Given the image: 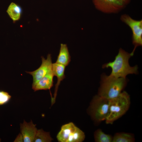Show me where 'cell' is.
Instances as JSON below:
<instances>
[{"label": "cell", "mask_w": 142, "mask_h": 142, "mask_svg": "<svg viewBox=\"0 0 142 142\" xmlns=\"http://www.w3.org/2000/svg\"><path fill=\"white\" fill-rule=\"evenodd\" d=\"M131 56L130 53L120 48L114 60L104 64L102 68H110L111 71L109 75L116 78H126L129 74H137L138 73L137 65L131 67L129 64V59Z\"/></svg>", "instance_id": "1"}, {"label": "cell", "mask_w": 142, "mask_h": 142, "mask_svg": "<svg viewBox=\"0 0 142 142\" xmlns=\"http://www.w3.org/2000/svg\"><path fill=\"white\" fill-rule=\"evenodd\" d=\"M41 58L42 63L38 69L32 72H26L32 77V87L52 69L53 63L51 54H48L46 59L42 56Z\"/></svg>", "instance_id": "6"}, {"label": "cell", "mask_w": 142, "mask_h": 142, "mask_svg": "<svg viewBox=\"0 0 142 142\" xmlns=\"http://www.w3.org/2000/svg\"><path fill=\"white\" fill-rule=\"evenodd\" d=\"M95 8L103 12L116 13L125 5L119 0H92Z\"/></svg>", "instance_id": "7"}, {"label": "cell", "mask_w": 142, "mask_h": 142, "mask_svg": "<svg viewBox=\"0 0 142 142\" xmlns=\"http://www.w3.org/2000/svg\"><path fill=\"white\" fill-rule=\"evenodd\" d=\"M76 127L72 122L62 125L57 136L58 141L60 142H67L70 136L74 131Z\"/></svg>", "instance_id": "11"}, {"label": "cell", "mask_w": 142, "mask_h": 142, "mask_svg": "<svg viewBox=\"0 0 142 142\" xmlns=\"http://www.w3.org/2000/svg\"><path fill=\"white\" fill-rule=\"evenodd\" d=\"M135 140L134 135L132 134L119 132L114 135L112 142H134Z\"/></svg>", "instance_id": "14"}, {"label": "cell", "mask_w": 142, "mask_h": 142, "mask_svg": "<svg viewBox=\"0 0 142 142\" xmlns=\"http://www.w3.org/2000/svg\"><path fill=\"white\" fill-rule=\"evenodd\" d=\"M11 96L8 92L0 90V105L4 104L10 100Z\"/></svg>", "instance_id": "18"}, {"label": "cell", "mask_w": 142, "mask_h": 142, "mask_svg": "<svg viewBox=\"0 0 142 142\" xmlns=\"http://www.w3.org/2000/svg\"><path fill=\"white\" fill-rule=\"evenodd\" d=\"M53 140L50 133L44 131L43 129L37 130L34 142H50Z\"/></svg>", "instance_id": "15"}, {"label": "cell", "mask_w": 142, "mask_h": 142, "mask_svg": "<svg viewBox=\"0 0 142 142\" xmlns=\"http://www.w3.org/2000/svg\"><path fill=\"white\" fill-rule=\"evenodd\" d=\"M7 12L13 22H15L19 19L22 9L19 6L12 2L9 6Z\"/></svg>", "instance_id": "13"}, {"label": "cell", "mask_w": 142, "mask_h": 142, "mask_svg": "<svg viewBox=\"0 0 142 142\" xmlns=\"http://www.w3.org/2000/svg\"><path fill=\"white\" fill-rule=\"evenodd\" d=\"M71 61V57L67 45L61 44L59 54L56 63L67 66Z\"/></svg>", "instance_id": "12"}, {"label": "cell", "mask_w": 142, "mask_h": 142, "mask_svg": "<svg viewBox=\"0 0 142 142\" xmlns=\"http://www.w3.org/2000/svg\"><path fill=\"white\" fill-rule=\"evenodd\" d=\"M94 137L96 142H112L113 138L111 135L105 133L100 129L95 131Z\"/></svg>", "instance_id": "16"}, {"label": "cell", "mask_w": 142, "mask_h": 142, "mask_svg": "<svg viewBox=\"0 0 142 142\" xmlns=\"http://www.w3.org/2000/svg\"><path fill=\"white\" fill-rule=\"evenodd\" d=\"M66 67L56 62L53 63L52 70L54 76L57 78V82L55 85L53 97H51V104L54 103L57 97L59 87L62 81L65 78V71Z\"/></svg>", "instance_id": "9"}, {"label": "cell", "mask_w": 142, "mask_h": 142, "mask_svg": "<svg viewBox=\"0 0 142 142\" xmlns=\"http://www.w3.org/2000/svg\"><path fill=\"white\" fill-rule=\"evenodd\" d=\"M121 20L131 28L132 33V43L134 49L130 53L133 56L136 48L142 45V20L133 19L127 14H124L120 17Z\"/></svg>", "instance_id": "5"}, {"label": "cell", "mask_w": 142, "mask_h": 142, "mask_svg": "<svg viewBox=\"0 0 142 142\" xmlns=\"http://www.w3.org/2000/svg\"><path fill=\"white\" fill-rule=\"evenodd\" d=\"M20 128L23 142L34 141L38 129L36 125L33 123L32 120L28 123L24 120L23 123L20 124Z\"/></svg>", "instance_id": "8"}, {"label": "cell", "mask_w": 142, "mask_h": 142, "mask_svg": "<svg viewBox=\"0 0 142 142\" xmlns=\"http://www.w3.org/2000/svg\"><path fill=\"white\" fill-rule=\"evenodd\" d=\"M130 104L129 95L123 91L118 96L109 99L108 113L105 120L107 124H112L128 110Z\"/></svg>", "instance_id": "3"}, {"label": "cell", "mask_w": 142, "mask_h": 142, "mask_svg": "<svg viewBox=\"0 0 142 142\" xmlns=\"http://www.w3.org/2000/svg\"><path fill=\"white\" fill-rule=\"evenodd\" d=\"M85 137L84 133L77 127L70 136L67 142H82L84 140Z\"/></svg>", "instance_id": "17"}, {"label": "cell", "mask_w": 142, "mask_h": 142, "mask_svg": "<svg viewBox=\"0 0 142 142\" xmlns=\"http://www.w3.org/2000/svg\"><path fill=\"white\" fill-rule=\"evenodd\" d=\"M1 141V139H0V142Z\"/></svg>", "instance_id": "21"}, {"label": "cell", "mask_w": 142, "mask_h": 142, "mask_svg": "<svg viewBox=\"0 0 142 142\" xmlns=\"http://www.w3.org/2000/svg\"><path fill=\"white\" fill-rule=\"evenodd\" d=\"M109 99L98 95L95 96L90 103L89 112L93 120L97 123L105 120L108 115Z\"/></svg>", "instance_id": "4"}, {"label": "cell", "mask_w": 142, "mask_h": 142, "mask_svg": "<svg viewBox=\"0 0 142 142\" xmlns=\"http://www.w3.org/2000/svg\"><path fill=\"white\" fill-rule=\"evenodd\" d=\"M127 82L126 78H116L103 73L97 95L108 99L115 98L123 92Z\"/></svg>", "instance_id": "2"}, {"label": "cell", "mask_w": 142, "mask_h": 142, "mask_svg": "<svg viewBox=\"0 0 142 142\" xmlns=\"http://www.w3.org/2000/svg\"><path fill=\"white\" fill-rule=\"evenodd\" d=\"M14 142H23L22 136L21 133H19L17 136Z\"/></svg>", "instance_id": "19"}, {"label": "cell", "mask_w": 142, "mask_h": 142, "mask_svg": "<svg viewBox=\"0 0 142 142\" xmlns=\"http://www.w3.org/2000/svg\"><path fill=\"white\" fill-rule=\"evenodd\" d=\"M124 5L128 4L130 0H119Z\"/></svg>", "instance_id": "20"}, {"label": "cell", "mask_w": 142, "mask_h": 142, "mask_svg": "<svg viewBox=\"0 0 142 142\" xmlns=\"http://www.w3.org/2000/svg\"><path fill=\"white\" fill-rule=\"evenodd\" d=\"M54 76L52 69L32 87V89L34 91L40 90H50L53 86Z\"/></svg>", "instance_id": "10"}]
</instances>
